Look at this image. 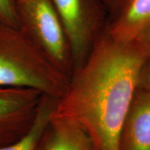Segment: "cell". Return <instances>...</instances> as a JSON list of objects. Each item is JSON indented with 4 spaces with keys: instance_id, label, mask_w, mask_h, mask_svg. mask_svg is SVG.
I'll use <instances>...</instances> for the list:
<instances>
[{
    "instance_id": "obj_7",
    "label": "cell",
    "mask_w": 150,
    "mask_h": 150,
    "mask_svg": "<svg viewBox=\"0 0 150 150\" xmlns=\"http://www.w3.org/2000/svg\"><path fill=\"white\" fill-rule=\"evenodd\" d=\"M119 150H150V93L138 89L122 127Z\"/></svg>"
},
{
    "instance_id": "obj_10",
    "label": "cell",
    "mask_w": 150,
    "mask_h": 150,
    "mask_svg": "<svg viewBox=\"0 0 150 150\" xmlns=\"http://www.w3.org/2000/svg\"><path fill=\"white\" fill-rule=\"evenodd\" d=\"M0 24L19 29L16 0H0Z\"/></svg>"
},
{
    "instance_id": "obj_6",
    "label": "cell",
    "mask_w": 150,
    "mask_h": 150,
    "mask_svg": "<svg viewBox=\"0 0 150 150\" xmlns=\"http://www.w3.org/2000/svg\"><path fill=\"white\" fill-rule=\"evenodd\" d=\"M35 150L97 149L91 137L79 124L52 112Z\"/></svg>"
},
{
    "instance_id": "obj_4",
    "label": "cell",
    "mask_w": 150,
    "mask_h": 150,
    "mask_svg": "<svg viewBox=\"0 0 150 150\" xmlns=\"http://www.w3.org/2000/svg\"><path fill=\"white\" fill-rule=\"evenodd\" d=\"M66 35L74 70L88 56L107 27L109 14L102 0H51Z\"/></svg>"
},
{
    "instance_id": "obj_3",
    "label": "cell",
    "mask_w": 150,
    "mask_h": 150,
    "mask_svg": "<svg viewBox=\"0 0 150 150\" xmlns=\"http://www.w3.org/2000/svg\"><path fill=\"white\" fill-rule=\"evenodd\" d=\"M19 29L61 72L70 78L72 56L51 0H16Z\"/></svg>"
},
{
    "instance_id": "obj_9",
    "label": "cell",
    "mask_w": 150,
    "mask_h": 150,
    "mask_svg": "<svg viewBox=\"0 0 150 150\" xmlns=\"http://www.w3.org/2000/svg\"><path fill=\"white\" fill-rule=\"evenodd\" d=\"M56 99L42 95L34 121L29 131L16 141L0 147V150H35L55 106Z\"/></svg>"
},
{
    "instance_id": "obj_11",
    "label": "cell",
    "mask_w": 150,
    "mask_h": 150,
    "mask_svg": "<svg viewBox=\"0 0 150 150\" xmlns=\"http://www.w3.org/2000/svg\"><path fill=\"white\" fill-rule=\"evenodd\" d=\"M130 0H102L109 14V20L117 16Z\"/></svg>"
},
{
    "instance_id": "obj_5",
    "label": "cell",
    "mask_w": 150,
    "mask_h": 150,
    "mask_svg": "<svg viewBox=\"0 0 150 150\" xmlns=\"http://www.w3.org/2000/svg\"><path fill=\"white\" fill-rule=\"evenodd\" d=\"M42 95L32 89L0 88V147L18 140L29 131Z\"/></svg>"
},
{
    "instance_id": "obj_2",
    "label": "cell",
    "mask_w": 150,
    "mask_h": 150,
    "mask_svg": "<svg viewBox=\"0 0 150 150\" xmlns=\"http://www.w3.org/2000/svg\"><path fill=\"white\" fill-rule=\"evenodd\" d=\"M69 80L20 29L0 24V88L32 89L57 99Z\"/></svg>"
},
{
    "instance_id": "obj_12",
    "label": "cell",
    "mask_w": 150,
    "mask_h": 150,
    "mask_svg": "<svg viewBox=\"0 0 150 150\" xmlns=\"http://www.w3.org/2000/svg\"><path fill=\"white\" fill-rule=\"evenodd\" d=\"M134 40L139 45L147 61H150V25L143 30Z\"/></svg>"
},
{
    "instance_id": "obj_8",
    "label": "cell",
    "mask_w": 150,
    "mask_h": 150,
    "mask_svg": "<svg viewBox=\"0 0 150 150\" xmlns=\"http://www.w3.org/2000/svg\"><path fill=\"white\" fill-rule=\"evenodd\" d=\"M149 25L150 0H130L117 16L109 20L106 31L115 40L130 42Z\"/></svg>"
},
{
    "instance_id": "obj_13",
    "label": "cell",
    "mask_w": 150,
    "mask_h": 150,
    "mask_svg": "<svg viewBox=\"0 0 150 150\" xmlns=\"http://www.w3.org/2000/svg\"><path fill=\"white\" fill-rule=\"evenodd\" d=\"M138 89L150 93V61H146L140 70Z\"/></svg>"
},
{
    "instance_id": "obj_1",
    "label": "cell",
    "mask_w": 150,
    "mask_h": 150,
    "mask_svg": "<svg viewBox=\"0 0 150 150\" xmlns=\"http://www.w3.org/2000/svg\"><path fill=\"white\" fill-rule=\"evenodd\" d=\"M146 61L136 40H115L106 28L84 63L73 71L52 114L79 124L97 150H119L122 127Z\"/></svg>"
}]
</instances>
